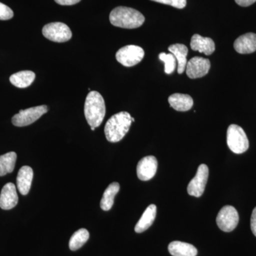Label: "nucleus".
Returning a JSON list of instances; mask_svg holds the SVG:
<instances>
[{"label":"nucleus","mask_w":256,"mask_h":256,"mask_svg":"<svg viewBox=\"0 0 256 256\" xmlns=\"http://www.w3.org/2000/svg\"><path fill=\"white\" fill-rule=\"evenodd\" d=\"M170 53L172 54L178 62V74L184 73L186 70L188 60L186 56L188 55V48L182 44H175L171 45L168 48Z\"/></svg>","instance_id":"18"},{"label":"nucleus","mask_w":256,"mask_h":256,"mask_svg":"<svg viewBox=\"0 0 256 256\" xmlns=\"http://www.w3.org/2000/svg\"><path fill=\"white\" fill-rule=\"evenodd\" d=\"M33 176V170L30 166H24L20 170L16 178V185L20 194L26 195L30 192Z\"/></svg>","instance_id":"15"},{"label":"nucleus","mask_w":256,"mask_h":256,"mask_svg":"<svg viewBox=\"0 0 256 256\" xmlns=\"http://www.w3.org/2000/svg\"><path fill=\"white\" fill-rule=\"evenodd\" d=\"M16 153L10 152L0 156V176L10 174L14 171L16 161Z\"/></svg>","instance_id":"22"},{"label":"nucleus","mask_w":256,"mask_h":256,"mask_svg":"<svg viewBox=\"0 0 256 256\" xmlns=\"http://www.w3.org/2000/svg\"><path fill=\"white\" fill-rule=\"evenodd\" d=\"M208 178V168L202 164L197 170L196 174L188 184V192L190 196L200 197L204 192Z\"/></svg>","instance_id":"9"},{"label":"nucleus","mask_w":256,"mask_h":256,"mask_svg":"<svg viewBox=\"0 0 256 256\" xmlns=\"http://www.w3.org/2000/svg\"><path fill=\"white\" fill-rule=\"evenodd\" d=\"M130 114L124 111L112 116L105 126V134L108 141L110 142L120 141L129 131L132 122Z\"/></svg>","instance_id":"3"},{"label":"nucleus","mask_w":256,"mask_h":256,"mask_svg":"<svg viewBox=\"0 0 256 256\" xmlns=\"http://www.w3.org/2000/svg\"><path fill=\"white\" fill-rule=\"evenodd\" d=\"M35 74L31 70H22L10 76V80L14 86L20 88H25L32 85L34 82Z\"/></svg>","instance_id":"20"},{"label":"nucleus","mask_w":256,"mask_h":256,"mask_svg":"<svg viewBox=\"0 0 256 256\" xmlns=\"http://www.w3.org/2000/svg\"><path fill=\"white\" fill-rule=\"evenodd\" d=\"M144 52L140 46L128 45L120 48L116 53V60L126 67L137 65L144 58Z\"/></svg>","instance_id":"5"},{"label":"nucleus","mask_w":256,"mask_h":256,"mask_svg":"<svg viewBox=\"0 0 256 256\" xmlns=\"http://www.w3.org/2000/svg\"><path fill=\"white\" fill-rule=\"evenodd\" d=\"M236 2L242 6H248L256 2V0H235Z\"/></svg>","instance_id":"29"},{"label":"nucleus","mask_w":256,"mask_h":256,"mask_svg":"<svg viewBox=\"0 0 256 256\" xmlns=\"http://www.w3.org/2000/svg\"><path fill=\"white\" fill-rule=\"evenodd\" d=\"M90 128H92V131H94V130H95V128H94V127H90Z\"/></svg>","instance_id":"31"},{"label":"nucleus","mask_w":256,"mask_h":256,"mask_svg":"<svg viewBox=\"0 0 256 256\" xmlns=\"http://www.w3.org/2000/svg\"><path fill=\"white\" fill-rule=\"evenodd\" d=\"M190 46L192 50L200 52L206 56L212 54L216 50L214 42L212 38L203 37L200 34H194L192 37Z\"/></svg>","instance_id":"14"},{"label":"nucleus","mask_w":256,"mask_h":256,"mask_svg":"<svg viewBox=\"0 0 256 256\" xmlns=\"http://www.w3.org/2000/svg\"><path fill=\"white\" fill-rule=\"evenodd\" d=\"M160 4L170 5L178 9H183L186 6V0H151Z\"/></svg>","instance_id":"25"},{"label":"nucleus","mask_w":256,"mask_h":256,"mask_svg":"<svg viewBox=\"0 0 256 256\" xmlns=\"http://www.w3.org/2000/svg\"><path fill=\"white\" fill-rule=\"evenodd\" d=\"M159 58L164 63V72L166 74H171L176 68V58L172 54H166L162 52L159 55Z\"/></svg>","instance_id":"24"},{"label":"nucleus","mask_w":256,"mask_h":256,"mask_svg":"<svg viewBox=\"0 0 256 256\" xmlns=\"http://www.w3.org/2000/svg\"><path fill=\"white\" fill-rule=\"evenodd\" d=\"M210 62L208 58L195 56L188 62L186 73L188 78L195 79L204 76L210 72Z\"/></svg>","instance_id":"10"},{"label":"nucleus","mask_w":256,"mask_h":256,"mask_svg":"<svg viewBox=\"0 0 256 256\" xmlns=\"http://www.w3.org/2000/svg\"><path fill=\"white\" fill-rule=\"evenodd\" d=\"M44 36L52 42L63 43L72 38V32L66 24L52 22L45 25L42 30Z\"/></svg>","instance_id":"6"},{"label":"nucleus","mask_w":256,"mask_h":256,"mask_svg":"<svg viewBox=\"0 0 256 256\" xmlns=\"http://www.w3.org/2000/svg\"><path fill=\"white\" fill-rule=\"evenodd\" d=\"M168 101L172 108L181 112L190 110L194 105L193 99L186 94H172L170 96Z\"/></svg>","instance_id":"16"},{"label":"nucleus","mask_w":256,"mask_h":256,"mask_svg":"<svg viewBox=\"0 0 256 256\" xmlns=\"http://www.w3.org/2000/svg\"><path fill=\"white\" fill-rule=\"evenodd\" d=\"M89 238L88 232L85 228H80L72 235L69 242L70 250L75 252L80 248Z\"/></svg>","instance_id":"23"},{"label":"nucleus","mask_w":256,"mask_h":256,"mask_svg":"<svg viewBox=\"0 0 256 256\" xmlns=\"http://www.w3.org/2000/svg\"><path fill=\"white\" fill-rule=\"evenodd\" d=\"M84 114L90 127L98 128L106 116V104L100 92H90L88 94L84 105Z\"/></svg>","instance_id":"1"},{"label":"nucleus","mask_w":256,"mask_h":256,"mask_svg":"<svg viewBox=\"0 0 256 256\" xmlns=\"http://www.w3.org/2000/svg\"><path fill=\"white\" fill-rule=\"evenodd\" d=\"M57 4L60 5H64V6H70V5H74L77 4L80 0H54Z\"/></svg>","instance_id":"28"},{"label":"nucleus","mask_w":256,"mask_h":256,"mask_svg":"<svg viewBox=\"0 0 256 256\" xmlns=\"http://www.w3.org/2000/svg\"><path fill=\"white\" fill-rule=\"evenodd\" d=\"M48 112L46 106H36L26 110H22L13 116L12 124L16 127H24L36 122L43 114Z\"/></svg>","instance_id":"7"},{"label":"nucleus","mask_w":256,"mask_h":256,"mask_svg":"<svg viewBox=\"0 0 256 256\" xmlns=\"http://www.w3.org/2000/svg\"><path fill=\"white\" fill-rule=\"evenodd\" d=\"M14 16V12L3 3L0 2V20H9Z\"/></svg>","instance_id":"26"},{"label":"nucleus","mask_w":256,"mask_h":256,"mask_svg":"<svg viewBox=\"0 0 256 256\" xmlns=\"http://www.w3.org/2000/svg\"><path fill=\"white\" fill-rule=\"evenodd\" d=\"M250 228L252 234L256 236V207L252 210V220H250Z\"/></svg>","instance_id":"27"},{"label":"nucleus","mask_w":256,"mask_h":256,"mask_svg":"<svg viewBox=\"0 0 256 256\" xmlns=\"http://www.w3.org/2000/svg\"><path fill=\"white\" fill-rule=\"evenodd\" d=\"M227 144L235 154H242L248 150L249 141L245 131L237 124H230L227 130Z\"/></svg>","instance_id":"4"},{"label":"nucleus","mask_w":256,"mask_h":256,"mask_svg":"<svg viewBox=\"0 0 256 256\" xmlns=\"http://www.w3.org/2000/svg\"><path fill=\"white\" fill-rule=\"evenodd\" d=\"M156 215V206L154 204L150 205L144 210L140 220H138V224L134 227L136 233H142L148 230L154 223Z\"/></svg>","instance_id":"17"},{"label":"nucleus","mask_w":256,"mask_h":256,"mask_svg":"<svg viewBox=\"0 0 256 256\" xmlns=\"http://www.w3.org/2000/svg\"><path fill=\"white\" fill-rule=\"evenodd\" d=\"M239 222L238 212L234 206H224L218 212L216 224L218 228L224 232H230L236 228Z\"/></svg>","instance_id":"8"},{"label":"nucleus","mask_w":256,"mask_h":256,"mask_svg":"<svg viewBox=\"0 0 256 256\" xmlns=\"http://www.w3.org/2000/svg\"><path fill=\"white\" fill-rule=\"evenodd\" d=\"M120 191V184L118 182L111 183L104 192L101 198L100 208L104 210H109L114 206V198Z\"/></svg>","instance_id":"21"},{"label":"nucleus","mask_w":256,"mask_h":256,"mask_svg":"<svg viewBox=\"0 0 256 256\" xmlns=\"http://www.w3.org/2000/svg\"><path fill=\"white\" fill-rule=\"evenodd\" d=\"M168 250L172 256H196L198 254L196 248L192 244L178 240L170 242Z\"/></svg>","instance_id":"19"},{"label":"nucleus","mask_w":256,"mask_h":256,"mask_svg":"<svg viewBox=\"0 0 256 256\" xmlns=\"http://www.w3.org/2000/svg\"><path fill=\"white\" fill-rule=\"evenodd\" d=\"M110 23L114 26L124 28H136L144 22V16L138 10L126 6H118L110 14Z\"/></svg>","instance_id":"2"},{"label":"nucleus","mask_w":256,"mask_h":256,"mask_svg":"<svg viewBox=\"0 0 256 256\" xmlns=\"http://www.w3.org/2000/svg\"><path fill=\"white\" fill-rule=\"evenodd\" d=\"M158 160L154 156H146L140 160L137 166L138 178L142 181H148L154 178L158 170Z\"/></svg>","instance_id":"11"},{"label":"nucleus","mask_w":256,"mask_h":256,"mask_svg":"<svg viewBox=\"0 0 256 256\" xmlns=\"http://www.w3.org/2000/svg\"><path fill=\"white\" fill-rule=\"evenodd\" d=\"M234 48L239 54H248L256 50V34L247 33L239 36L234 44Z\"/></svg>","instance_id":"13"},{"label":"nucleus","mask_w":256,"mask_h":256,"mask_svg":"<svg viewBox=\"0 0 256 256\" xmlns=\"http://www.w3.org/2000/svg\"><path fill=\"white\" fill-rule=\"evenodd\" d=\"M18 195L16 186L13 183H8L3 186L0 194V207L4 210H10L16 206Z\"/></svg>","instance_id":"12"},{"label":"nucleus","mask_w":256,"mask_h":256,"mask_svg":"<svg viewBox=\"0 0 256 256\" xmlns=\"http://www.w3.org/2000/svg\"><path fill=\"white\" fill-rule=\"evenodd\" d=\"M131 120H132V122H134V118H132H132H131Z\"/></svg>","instance_id":"30"}]
</instances>
